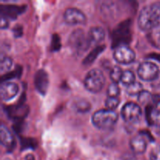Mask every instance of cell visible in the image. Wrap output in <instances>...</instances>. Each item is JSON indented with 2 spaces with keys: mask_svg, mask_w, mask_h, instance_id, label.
<instances>
[{
  "mask_svg": "<svg viewBox=\"0 0 160 160\" xmlns=\"http://www.w3.org/2000/svg\"><path fill=\"white\" fill-rule=\"evenodd\" d=\"M120 82L123 85L126 86H128L135 82V75H134V72L130 70H127L123 71Z\"/></svg>",
  "mask_w": 160,
  "mask_h": 160,
  "instance_id": "cell-21",
  "label": "cell"
},
{
  "mask_svg": "<svg viewBox=\"0 0 160 160\" xmlns=\"http://www.w3.org/2000/svg\"><path fill=\"white\" fill-rule=\"evenodd\" d=\"M72 107L75 112H79V113H85L90 110L92 106L88 100L80 98V99H76L73 101Z\"/></svg>",
  "mask_w": 160,
  "mask_h": 160,
  "instance_id": "cell-17",
  "label": "cell"
},
{
  "mask_svg": "<svg viewBox=\"0 0 160 160\" xmlns=\"http://www.w3.org/2000/svg\"><path fill=\"white\" fill-rule=\"evenodd\" d=\"M143 85L142 83L135 81L133 84H130V85L126 86V92L128 95H131V96H138L139 94L143 91Z\"/></svg>",
  "mask_w": 160,
  "mask_h": 160,
  "instance_id": "cell-19",
  "label": "cell"
},
{
  "mask_svg": "<svg viewBox=\"0 0 160 160\" xmlns=\"http://www.w3.org/2000/svg\"><path fill=\"white\" fill-rule=\"evenodd\" d=\"M88 37L91 43H100L105 39L106 31L101 27H92L88 33Z\"/></svg>",
  "mask_w": 160,
  "mask_h": 160,
  "instance_id": "cell-16",
  "label": "cell"
},
{
  "mask_svg": "<svg viewBox=\"0 0 160 160\" xmlns=\"http://www.w3.org/2000/svg\"><path fill=\"white\" fill-rule=\"evenodd\" d=\"M106 46L105 45H98V46L95 47L87 56L83 60V64L85 66H89L94 62V61L96 59V58L98 57V55L101 52H102L103 50L105 49Z\"/></svg>",
  "mask_w": 160,
  "mask_h": 160,
  "instance_id": "cell-18",
  "label": "cell"
},
{
  "mask_svg": "<svg viewBox=\"0 0 160 160\" xmlns=\"http://www.w3.org/2000/svg\"><path fill=\"white\" fill-rule=\"evenodd\" d=\"M105 105H106V109L109 110L114 111L118 106L120 105V100L118 98H110V97H107L105 102Z\"/></svg>",
  "mask_w": 160,
  "mask_h": 160,
  "instance_id": "cell-24",
  "label": "cell"
},
{
  "mask_svg": "<svg viewBox=\"0 0 160 160\" xmlns=\"http://www.w3.org/2000/svg\"><path fill=\"white\" fill-rule=\"evenodd\" d=\"M145 117L150 126L160 127V109L152 106H146Z\"/></svg>",
  "mask_w": 160,
  "mask_h": 160,
  "instance_id": "cell-15",
  "label": "cell"
},
{
  "mask_svg": "<svg viewBox=\"0 0 160 160\" xmlns=\"http://www.w3.org/2000/svg\"><path fill=\"white\" fill-rule=\"evenodd\" d=\"M130 148L135 154H143L147 148V142L145 134L140 133L139 135L132 138L130 141Z\"/></svg>",
  "mask_w": 160,
  "mask_h": 160,
  "instance_id": "cell-13",
  "label": "cell"
},
{
  "mask_svg": "<svg viewBox=\"0 0 160 160\" xmlns=\"http://www.w3.org/2000/svg\"><path fill=\"white\" fill-rule=\"evenodd\" d=\"M138 25L143 31L160 28V2L146 5L141 9L138 17Z\"/></svg>",
  "mask_w": 160,
  "mask_h": 160,
  "instance_id": "cell-1",
  "label": "cell"
},
{
  "mask_svg": "<svg viewBox=\"0 0 160 160\" xmlns=\"http://www.w3.org/2000/svg\"><path fill=\"white\" fill-rule=\"evenodd\" d=\"M107 96L110 98H117L120 94V88L117 83H111L107 88Z\"/></svg>",
  "mask_w": 160,
  "mask_h": 160,
  "instance_id": "cell-23",
  "label": "cell"
},
{
  "mask_svg": "<svg viewBox=\"0 0 160 160\" xmlns=\"http://www.w3.org/2000/svg\"><path fill=\"white\" fill-rule=\"evenodd\" d=\"M131 20H127L121 22L112 31V48L121 45H128L131 41Z\"/></svg>",
  "mask_w": 160,
  "mask_h": 160,
  "instance_id": "cell-5",
  "label": "cell"
},
{
  "mask_svg": "<svg viewBox=\"0 0 160 160\" xmlns=\"http://www.w3.org/2000/svg\"><path fill=\"white\" fill-rule=\"evenodd\" d=\"M34 84L35 88L41 95H45L49 85V79L47 72L43 69L38 70L34 74Z\"/></svg>",
  "mask_w": 160,
  "mask_h": 160,
  "instance_id": "cell-10",
  "label": "cell"
},
{
  "mask_svg": "<svg viewBox=\"0 0 160 160\" xmlns=\"http://www.w3.org/2000/svg\"><path fill=\"white\" fill-rule=\"evenodd\" d=\"M27 6H16V5H2L0 7L1 16L7 19H16L17 16L23 13Z\"/></svg>",
  "mask_w": 160,
  "mask_h": 160,
  "instance_id": "cell-12",
  "label": "cell"
},
{
  "mask_svg": "<svg viewBox=\"0 0 160 160\" xmlns=\"http://www.w3.org/2000/svg\"><path fill=\"white\" fill-rule=\"evenodd\" d=\"M60 48H61V43H60V38H59V35L56 34H53L52 37L50 49H51V51H58Z\"/></svg>",
  "mask_w": 160,
  "mask_h": 160,
  "instance_id": "cell-25",
  "label": "cell"
},
{
  "mask_svg": "<svg viewBox=\"0 0 160 160\" xmlns=\"http://www.w3.org/2000/svg\"><path fill=\"white\" fill-rule=\"evenodd\" d=\"M106 84V78L101 70L94 68L89 70L84 78L85 88L92 93H98L102 90Z\"/></svg>",
  "mask_w": 160,
  "mask_h": 160,
  "instance_id": "cell-4",
  "label": "cell"
},
{
  "mask_svg": "<svg viewBox=\"0 0 160 160\" xmlns=\"http://www.w3.org/2000/svg\"><path fill=\"white\" fill-rule=\"evenodd\" d=\"M19 86L12 81L2 83L0 86V97L3 101H9L18 94Z\"/></svg>",
  "mask_w": 160,
  "mask_h": 160,
  "instance_id": "cell-11",
  "label": "cell"
},
{
  "mask_svg": "<svg viewBox=\"0 0 160 160\" xmlns=\"http://www.w3.org/2000/svg\"><path fill=\"white\" fill-rule=\"evenodd\" d=\"M25 160H35L34 156L31 154H28L25 156Z\"/></svg>",
  "mask_w": 160,
  "mask_h": 160,
  "instance_id": "cell-32",
  "label": "cell"
},
{
  "mask_svg": "<svg viewBox=\"0 0 160 160\" xmlns=\"http://www.w3.org/2000/svg\"><path fill=\"white\" fill-rule=\"evenodd\" d=\"M91 44L88 34L86 35L81 29L74 30L69 36L68 45L76 56H82L88 49Z\"/></svg>",
  "mask_w": 160,
  "mask_h": 160,
  "instance_id": "cell-2",
  "label": "cell"
},
{
  "mask_svg": "<svg viewBox=\"0 0 160 160\" xmlns=\"http://www.w3.org/2000/svg\"><path fill=\"white\" fill-rule=\"evenodd\" d=\"M12 34L15 38H20L23 34V27L20 24H16L12 28Z\"/></svg>",
  "mask_w": 160,
  "mask_h": 160,
  "instance_id": "cell-29",
  "label": "cell"
},
{
  "mask_svg": "<svg viewBox=\"0 0 160 160\" xmlns=\"http://www.w3.org/2000/svg\"><path fill=\"white\" fill-rule=\"evenodd\" d=\"M22 148H35L37 142L33 138H23L21 140Z\"/></svg>",
  "mask_w": 160,
  "mask_h": 160,
  "instance_id": "cell-26",
  "label": "cell"
},
{
  "mask_svg": "<svg viewBox=\"0 0 160 160\" xmlns=\"http://www.w3.org/2000/svg\"><path fill=\"white\" fill-rule=\"evenodd\" d=\"M123 73V71L119 66H114L111 69L110 74H109V77H110V79L112 81V83L118 84L119 82H120Z\"/></svg>",
  "mask_w": 160,
  "mask_h": 160,
  "instance_id": "cell-20",
  "label": "cell"
},
{
  "mask_svg": "<svg viewBox=\"0 0 160 160\" xmlns=\"http://www.w3.org/2000/svg\"><path fill=\"white\" fill-rule=\"evenodd\" d=\"M138 76L145 81H152L159 76V69L156 63L152 62H142L137 70Z\"/></svg>",
  "mask_w": 160,
  "mask_h": 160,
  "instance_id": "cell-7",
  "label": "cell"
},
{
  "mask_svg": "<svg viewBox=\"0 0 160 160\" xmlns=\"http://www.w3.org/2000/svg\"><path fill=\"white\" fill-rule=\"evenodd\" d=\"M121 117L125 122L128 123H137L140 121L142 111L140 106L135 102H128L123 105L121 109Z\"/></svg>",
  "mask_w": 160,
  "mask_h": 160,
  "instance_id": "cell-6",
  "label": "cell"
},
{
  "mask_svg": "<svg viewBox=\"0 0 160 160\" xmlns=\"http://www.w3.org/2000/svg\"><path fill=\"white\" fill-rule=\"evenodd\" d=\"M0 142L8 150H13L16 145L15 138L11 131L3 124L0 127Z\"/></svg>",
  "mask_w": 160,
  "mask_h": 160,
  "instance_id": "cell-14",
  "label": "cell"
},
{
  "mask_svg": "<svg viewBox=\"0 0 160 160\" xmlns=\"http://www.w3.org/2000/svg\"><path fill=\"white\" fill-rule=\"evenodd\" d=\"M150 160H160V146H156L151 150L149 154Z\"/></svg>",
  "mask_w": 160,
  "mask_h": 160,
  "instance_id": "cell-28",
  "label": "cell"
},
{
  "mask_svg": "<svg viewBox=\"0 0 160 160\" xmlns=\"http://www.w3.org/2000/svg\"><path fill=\"white\" fill-rule=\"evenodd\" d=\"M12 66V60L10 57H8V56L2 57L1 61H0V72H1V73H8Z\"/></svg>",
  "mask_w": 160,
  "mask_h": 160,
  "instance_id": "cell-22",
  "label": "cell"
},
{
  "mask_svg": "<svg viewBox=\"0 0 160 160\" xmlns=\"http://www.w3.org/2000/svg\"><path fill=\"white\" fill-rule=\"evenodd\" d=\"M64 21L69 25H84L87 23L85 14L77 8H67L63 13Z\"/></svg>",
  "mask_w": 160,
  "mask_h": 160,
  "instance_id": "cell-9",
  "label": "cell"
},
{
  "mask_svg": "<svg viewBox=\"0 0 160 160\" xmlns=\"http://www.w3.org/2000/svg\"><path fill=\"white\" fill-rule=\"evenodd\" d=\"M151 38L152 39L153 43L156 44L158 48H160V31H158V32L152 33L151 34Z\"/></svg>",
  "mask_w": 160,
  "mask_h": 160,
  "instance_id": "cell-30",
  "label": "cell"
},
{
  "mask_svg": "<svg viewBox=\"0 0 160 160\" xmlns=\"http://www.w3.org/2000/svg\"><path fill=\"white\" fill-rule=\"evenodd\" d=\"M136 55L134 50L128 45H121L113 51V58L120 64H130L135 59Z\"/></svg>",
  "mask_w": 160,
  "mask_h": 160,
  "instance_id": "cell-8",
  "label": "cell"
},
{
  "mask_svg": "<svg viewBox=\"0 0 160 160\" xmlns=\"http://www.w3.org/2000/svg\"><path fill=\"white\" fill-rule=\"evenodd\" d=\"M21 70V68L18 69V67H17V69H16L13 72H8L6 74L2 75V83L6 82V81H8L9 80L12 79V78H18V77L20 76V73H17V72H18L19 70Z\"/></svg>",
  "mask_w": 160,
  "mask_h": 160,
  "instance_id": "cell-27",
  "label": "cell"
},
{
  "mask_svg": "<svg viewBox=\"0 0 160 160\" xmlns=\"http://www.w3.org/2000/svg\"><path fill=\"white\" fill-rule=\"evenodd\" d=\"M9 26V20L6 17L1 16V19H0V27L2 29H5V28H8Z\"/></svg>",
  "mask_w": 160,
  "mask_h": 160,
  "instance_id": "cell-31",
  "label": "cell"
},
{
  "mask_svg": "<svg viewBox=\"0 0 160 160\" xmlns=\"http://www.w3.org/2000/svg\"><path fill=\"white\" fill-rule=\"evenodd\" d=\"M118 120V115L114 111L107 109H100L94 112L92 117V123L101 130H110Z\"/></svg>",
  "mask_w": 160,
  "mask_h": 160,
  "instance_id": "cell-3",
  "label": "cell"
}]
</instances>
